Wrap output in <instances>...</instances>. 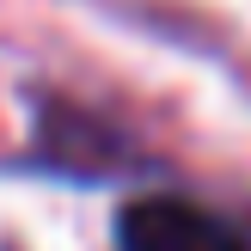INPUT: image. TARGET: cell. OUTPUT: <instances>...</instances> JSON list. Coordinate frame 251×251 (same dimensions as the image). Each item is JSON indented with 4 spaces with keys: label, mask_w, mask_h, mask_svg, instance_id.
<instances>
[{
    "label": "cell",
    "mask_w": 251,
    "mask_h": 251,
    "mask_svg": "<svg viewBox=\"0 0 251 251\" xmlns=\"http://www.w3.org/2000/svg\"><path fill=\"white\" fill-rule=\"evenodd\" d=\"M117 251H251V239L196 196H135L117 215Z\"/></svg>",
    "instance_id": "obj_1"
}]
</instances>
